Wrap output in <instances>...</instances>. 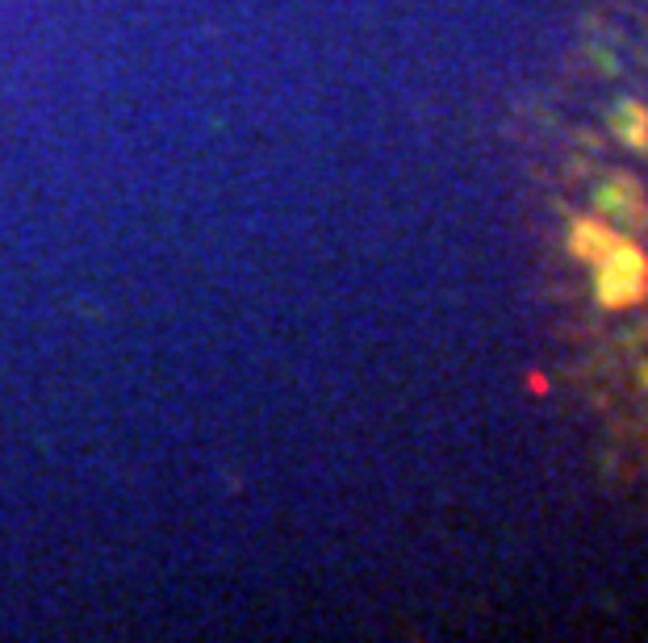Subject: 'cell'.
Wrapping results in <instances>:
<instances>
[{"label":"cell","instance_id":"cell-1","mask_svg":"<svg viewBox=\"0 0 648 643\" xmlns=\"http://www.w3.org/2000/svg\"><path fill=\"white\" fill-rule=\"evenodd\" d=\"M644 289H648V259L636 243L619 238L615 251L598 264V297L611 309H628L644 297Z\"/></svg>","mask_w":648,"mask_h":643},{"label":"cell","instance_id":"cell-2","mask_svg":"<svg viewBox=\"0 0 648 643\" xmlns=\"http://www.w3.org/2000/svg\"><path fill=\"white\" fill-rule=\"evenodd\" d=\"M619 238H623V234H615L611 226H598V222H577V230H573V251L582 255V259H590V264H603V259L615 251Z\"/></svg>","mask_w":648,"mask_h":643},{"label":"cell","instance_id":"cell-3","mask_svg":"<svg viewBox=\"0 0 648 643\" xmlns=\"http://www.w3.org/2000/svg\"><path fill=\"white\" fill-rule=\"evenodd\" d=\"M611 126L623 142H632V147H644L648 142V113L636 105V101H623L615 113H611Z\"/></svg>","mask_w":648,"mask_h":643}]
</instances>
